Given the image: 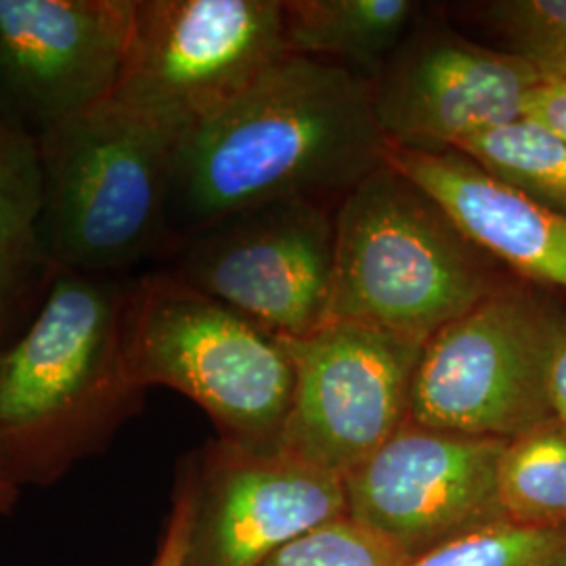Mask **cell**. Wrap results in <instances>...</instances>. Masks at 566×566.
Instances as JSON below:
<instances>
[{"mask_svg": "<svg viewBox=\"0 0 566 566\" xmlns=\"http://www.w3.org/2000/svg\"><path fill=\"white\" fill-rule=\"evenodd\" d=\"M386 163L443 206L465 235L526 282L566 294V219L491 177L458 149L390 145Z\"/></svg>", "mask_w": 566, "mask_h": 566, "instance_id": "obj_14", "label": "cell"}, {"mask_svg": "<svg viewBox=\"0 0 566 566\" xmlns=\"http://www.w3.org/2000/svg\"><path fill=\"white\" fill-rule=\"evenodd\" d=\"M544 81L514 53L439 23H416L371 81V97L386 142L437 151L525 118Z\"/></svg>", "mask_w": 566, "mask_h": 566, "instance_id": "obj_12", "label": "cell"}, {"mask_svg": "<svg viewBox=\"0 0 566 566\" xmlns=\"http://www.w3.org/2000/svg\"><path fill=\"white\" fill-rule=\"evenodd\" d=\"M21 486L11 476L9 468L0 458V516H7L13 512V507L20 500Z\"/></svg>", "mask_w": 566, "mask_h": 566, "instance_id": "obj_25", "label": "cell"}, {"mask_svg": "<svg viewBox=\"0 0 566 566\" xmlns=\"http://www.w3.org/2000/svg\"><path fill=\"white\" fill-rule=\"evenodd\" d=\"M182 476L196 504L182 566H261L296 537L348 514L344 479L280 449L219 439Z\"/></svg>", "mask_w": 566, "mask_h": 566, "instance_id": "obj_13", "label": "cell"}, {"mask_svg": "<svg viewBox=\"0 0 566 566\" xmlns=\"http://www.w3.org/2000/svg\"><path fill=\"white\" fill-rule=\"evenodd\" d=\"M122 275L55 273L41 308L0 355V458L18 485L57 483L139 413L122 319Z\"/></svg>", "mask_w": 566, "mask_h": 566, "instance_id": "obj_2", "label": "cell"}, {"mask_svg": "<svg viewBox=\"0 0 566 566\" xmlns=\"http://www.w3.org/2000/svg\"><path fill=\"white\" fill-rule=\"evenodd\" d=\"M122 344L143 390L166 386L189 397L221 441L254 451L280 447L294 390L282 336L163 271L128 283Z\"/></svg>", "mask_w": 566, "mask_h": 566, "instance_id": "obj_4", "label": "cell"}, {"mask_svg": "<svg viewBox=\"0 0 566 566\" xmlns=\"http://www.w3.org/2000/svg\"><path fill=\"white\" fill-rule=\"evenodd\" d=\"M474 9L504 51L546 81H566V0H491Z\"/></svg>", "mask_w": 566, "mask_h": 566, "instance_id": "obj_20", "label": "cell"}, {"mask_svg": "<svg viewBox=\"0 0 566 566\" xmlns=\"http://www.w3.org/2000/svg\"><path fill=\"white\" fill-rule=\"evenodd\" d=\"M282 55L283 0H135L109 99L181 139Z\"/></svg>", "mask_w": 566, "mask_h": 566, "instance_id": "obj_7", "label": "cell"}, {"mask_svg": "<svg viewBox=\"0 0 566 566\" xmlns=\"http://www.w3.org/2000/svg\"><path fill=\"white\" fill-rule=\"evenodd\" d=\"M193 514H196L193 491L187 483V479L181 476L177 495H175V504H172L168 523H166L163 542H160L158 554H156L151 566L185 565L187 547H189V539H191Z\"/></svg>", "mask_w": 566, "mask_h": 566, "instance_id": "obj_22", "label": "cell"}, {"mask_svg": "<svg viewBox=\"0 0 566 566\" xmlns=\"http://www.w3.org/2000/svg\"><path fill=\"white\" fill-rule=\"evenodd\" d=\"M409 560L397 544L346 514L280 547L261 566H405Z\"/></svg>", "mask_w": 566, "mask_h": 566, "instance_id": "obj_21", "label": "cell"}, {"mask_svg": "<svg viewBox=\"0 0 566 566\" xmlns=\"http://www.w3.org/2000/svg\"><path fill=\"white\" fill-rule=\"evenodd\" d=\"M510 277L441 203L385 163L338 203L327 324L428 340Z\"/></svg>", "mask_w": 566, "mask_h": 566, "instance_id": "obj_3", "label": "cell"}, {"mask_svg": "<svg viewBox=\"0 0 566 566\" xmlns=\"http://www.w3.org/2000/svg\"><path fill=\"white\" fill-rule=\"evenodd\" d=\"M135 0H0V124L39 139L107 102Z\"/></svg>", "mask_w": 566, "mask_h": 566, "instance_id": "obj_11", "label": "cell"}, {"mask_svg": "<svg viewBox=\"0 0 566 566\" xmlns=\"http://www.w3.org/2000/svg\"><path fill=\"white\" fill-rule=\"evenodd\" d=\"M491 177L566 219V142L531 118L485 130L455 147Z\"/></svg>", "mask_w": 566, "mask_h": 566, "instance_id": "obj_17", "label": "cell"}, {"mask_svg": "<svg viewBox=\"0 0 566 566\" xmlns=\"http://www.w3.org/2000/svg\"><path fill=\"white\" fill-rule=\"evenodd\" d=\"M525 118L546 126L566 142V81H544L528 97Z\"/></svg>", "mask_w": 566, "mask_h": 566, "instance_id": "obj_23", "label": "cell"}, {"mask_svg": "<svg viewBox=\"0 0 566 566\" xmlns=\"http://www.w3.org/2000/svg\"><path fill=\"white\" fill-rule=\"evenodd\" d=\"M547 392H549L552 413L566 422V304L554 350H552V359H549Z\"/></svg>", "mask_w": 566, "mask_h": 566, "instance_id": "obj_24", "label": "cell"}, {"mask_svg": "<svg viewBox=\"0 0 566 566\" xmlns=\"http://www.w3.org/2000/svg\"><path fill=\"white\" fill-rule=\"evenodd\" d=\"M294 367L280 451L346 479L409 418L426 340L364 324L283 338Z\"/></svg>", "mask_w": 566, "mask_h": 566, "instance_id": "obj_9", "label": "cell"}, {"mask_svg": "<svg viewBox=\"0 0 566 566\" xmlns=\"http://www.w3.org/2000/svg\"><path fill=\"white\" fill-rule=\"evenodd\" d=\"M497 489L510 521L566 526L565 420L552 416L507 441Z\"/></svg>", "mask_w": 566, "mask_h": 566, "instance_id": "obj_18", "label": "cell"}, {"mask_svg": "<svg viewBox=\"0 0 566 566\" xmlns=\"http://www.w3.org/2000/svg\"><path fill=\"white\" fill-rule=\"evenodd\" d=\"M386 149L371 82L343 63L285 53L177 143L164 252L250 206L340 202L386 163Z\"/></svg>", "mask_w": 566, "mask_h": 566, "instance_id": "obj_1", "label": "cell"}, {"mask_svg": "<svg viewBox=\"0 0 566 566\" xmlns=\"http://www.w3.org/2000/svg\"><path fill=\"white\" fill-rule=\"evenodd\" d=\"M405 566H566V526L525 525L506 516Z\"/></svg>", "mask_w": 566, "mask_h": 566, "instance_id": "obj_19", "label": "cell"}, {"mask_svg": "<svg viewBox=\"0 0 566 566\" xmlns=\"http://www.w3.org/2000/svg\"><path fill=\"white\" fill-rule=\"evenodd\" d=\"M420 11L413 0H283L285 53L336 61L371 82Z\"/></svg>", "mask_w": 566, "mask_h": 566, "instance_id": "obj_16", "label": "cell"}, {"mask_svg": "<svg viewBox=\"0 0 566 566\" xmlns=\"http://www.w3.org/2000/svg\"><path fill=\"white\" fill-rule=\"evenodd\" d=\"M338 203L287 198L243 208L179 243L170 273L282 338L311 336L327 324Z\"/></svg>", "mask_w": 566, "mask_h": 566, "instance_id": "obj_8", "label": "cell"}, {"mask_svg": "<svg viewBox=\"0 0 566 566\" xmlns=\"http://www.w3.org/2000/svg\"><path fill=\"white\" fill-rule=\"evenodd\" d=\"M39 142L0 124V355L34 319L55 280L41 238Z\"/></svg>", "mask_w": 566, "mask_h": 566, "instance_id": "obj_15", "label": "cell"}, {"mask_svg": "<svg viewBox=\"0 0 566 566\" xmlns=\"http://www.w3.org/2000/svg\"><path fill=\"white\" fill-rule=\"evenodd\" d=\"M516 275L426 340L409 420L512 441L552 418L549 359L565 304Z\"/></svg>", "mask_w": 566, "mask_h": 566, "instance_id": "obj_6", "label": "cell"}, {"mask_svg": "<svg viewBox=\"0 0 566 566\" xmlns=\"http://www.w3.org/2000/svg\"><path fill=\"white\" fill-rule=\"evenodd\" d=\"M506 443L407 418L344 479L348 516L385 535L411 560L506 518L497 489Z\"/></svg>", "mask_w": 566, "mask_h": 566, "instance_id": "obj_10", "label": "cell"}, {"mask_svg": "<svg viewBox=\"0 0 566 566\" xmlns=\"http://www.w3.org/2000/svg\"><path fill=\"white\" fill-rule=\"evenodd\" d=\"M36 142L42 245L55 269L124 275L166 250L177 135L107 99Z\"/></svg>", "mask_w": 566, "mask_h": 566, "instance_id": "obj_5", "label": "cell"}]
</instances>
